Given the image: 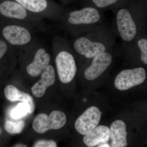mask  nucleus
<instances>
[{
	"label": "nucleus",
	"mask_w": 147,
	"mask_h": 147,
	"mask_svg": "<svg viewBox=\"0 0 147 147\" xmlns=\"http://www.w3.org/2000/svg\"><path fill=\"white\" fill-rule=\"evenodd\" d=\"M103 18V13L100 11L92 7L87 6L69 12L66 21L79 36L102 24Z\"/></svg>",
	"instance_id": "nucleus-3"
},
{
	"label": "nucleus",
	"mask_w": 147,
	"mask_h": 147,
	"mask_svg": "<svg viewBox=\"0 0 147 147\" xmlns=\"http://www.w3.org/2000/svg\"><path fill=\"white\" fill-rule=\"evenodd\" d=\"M31 114V108L29 104L21 102L11 111L10 116L12 118L18 119Z\"/></svg>",
	"instance_id": "nucleus-17"
},
{
	"label": "nucleus",
	"mask_w": 147,
	"mask_h": 147,
	"mask_svg": "<svg viewBox=\"0 0 147 147\" xmlns=\"http://www.w3.org/2000/svg\"><path fill=\"white\" fill-rule=\"evenodd\" d=\"M34 147H57V145L53 140H39L34 143Z\"/></svg>",
	"instance_id": "nucleus-20"
},
{
	"label": "nucleus",
	"mask_w": 147,
	"mask_h": 147,
	"mask_svg": "<svg viewBox=\"0 0 147 147\" xmlns=\"http://www.w3.org/2000/svg\"><path fill=\"white\" fill-rule=\"evenodd\" d=\"M2 34L6 40L13 45H26L31 40V35L29 31L24 27L16 25L5 27Z\"/></svg>",
	"instance_id": "nucleus-9"
},
{
	"label": "nucleus",
	"mask_w": 147,
	"mask_h": 147,
	"mask_svg": "<svg viewBox=\"0 0 147 147\" xmlns=\"http://www.w3.org/2000/svg\"><path fill=\"white\" fill-rule=\"evenodd\" d=\"M27 9L19 4L6 1L0 4V13L5 17L23 20L27 17Z\"/></svg>",
	"instance_id": "nucleus-14"
},
{
	"label": "nucleus",
	"mask_w": 147,
	"mask_h": 147,
	"mask_svg": "<svg viewBox=\"0 0 147 147\" xmlns=\"http://www.w3.org/2000/svg\"><path fill=\"white\" fill-rule=\"evenodd\" d=\"M56 75L54 67L49 65L41 74V78L32 87V93L34 96L40 98L45 94L47 88L55 84Z\"/></svg>",
	"instance_id": "nucleus-10"
},
{
	"label": "nucleus",
	"mask_w": 147,
	"mask_h": 147,
	"mask_svg": "<svg viewBox=\"0 0 147 147\" xmlns=\"http://www.w3.org/2000/svg\"><path fill=\"white\" fill-rule=\"evenodd\" d=\"M146 78V70L143 67L124 69L116 76L115 85L120 90H126L142 84Z\"/></svg>",
	"instance_id": "nucleus-6"
},
{
	"label": "nucleus",
	"mask_w": 147,
	"mask_h": 147,
	"mask_svg": "<svg viewBox=\"0 0 147 147\" xmlns=\"http://www.w3.org/2000/svg\"><path fill=\"white\" fill-rule=\"evenodd\" d=\"M115 36L112 29L101 24L77 37L74 42L73 48L79 55L92 59L113 47L115 44Z\"/></svg>",
	"instance_id": "nucleus-2"
},
{
	"label": "nucleus",
	"mask_w": 147,
	"mask_h": 147,
	"mask_svg": "<svg viewBox=\"0 0 147 147\" xmlns=\"http://www.w3.org/2000/svg\"><path fill=\"white\" fill-rule=\"evenodd\" d=\"M25 125V123L24 121H19L17 122L7 121L5 122V128L9 134H17L22 132Z\"/></svg>",
	"instance_id": "nucleus-18"
},
{
	"label": "nucleus",
	"mask_w": 147,
	"mask_h": 147,
	"mask_svg": "<svg viewBox=\"0 0 147 147\" xmlns=\"http://www.w3.org/2000/svg\"><path fill=\"white\" fill-rule=\"evenodd\" d=\"M147 13L143 8L121 7L116 10L112 30L123 43H127L146 32Z\"/></svg>",
	"instance_id": "nucleus-1"
},
{
	"label": "nucleus",
	"mask_w": 147,
	"mask_h": 147,
	"mask_svg": "<svg viewBox=\"0 0 147 147\" xmlns=\"http://www.w3.org/2000/svg\"><path fill=\"white\" fill-rule=\"evenodd\" d=\"M27 10L38 13L43 11L47 6L46 0H16Z\"/></svg>",
	"instance_id": "nucleus-16"
},
{
	"label": "nucleus",
	"mask_w": 147,
	"mask_h": 147,
	"mask_svg": "<svg viewBox=\"0 0 147 147\" xmlns=\"http://www.w3.org/2000/svg\"><path fill=\"white\" fill-rule=\"evenodd\" d=\"M126 125L121 120L113 122L110 129V139L111 140L112 147H125L127 146Z\"/></svg>",
	"instance_id": "nucleus-12"
},
{
	"label": "nucleus",
	"mask_w": 147,
	"mask_h": 147,
	"mask_svg": "<svg viewBox=\"0 0 147 147\" xmlns=\"http://www.w3.org/2000/svg\"><path fill=\"white\" fill-rule=\"evenodd\" d=\"M2 131V130L1 127H0V135H1V134Z\"/></svg>",
	"instance_id": "nucleus-24"
},
{
	"label": "nucleus",
	"mask_w": 147,
	"mask_h": 147,
	"mask_svg": "<svg viewBox=\"0 0 147 147\" xmlns=\"http://www.w3.org/2000/svg\"><path fill=\"white\" fill-rule=\"evenodd\" d=\"M8 49V46L5 41L0 39V59L5 55Z\"/></svg>",
	"instance_id": "nucleus-21"
},
{
	"label": "nucleus",
	"mask_w": 147,
	"mask_h": 147,
	"mask_svg": "<svg viewBox=\"0 0 147 147\" xmlns=\"http://www.w3.org/2000/svg\"><path fill=\"white\" fill-rule=\"evenodd\" d=\"M14 147H26L27 146L26 145L24 144H17L14 145L13 146Z\"/></svg>",
	"instance_id": "nucleus-23"
},
{
	"label": "nucleus",
	"mask_w": 147,
	"mask_h": 147,
	"mask_svg": "<svg viewBox=\"0 0 147 147\" xmlns=\"http://www.w3.org/2000/svg\"><path fill=\"white\" fill-rule=\"evenodd\" d=\"M66 117L61 111L54 110L49 115L40 113L35 117L32 123V128L37 133L43 134L50 130L59 129L66 123Z\"/></svg>",
	"instance_id": "nucleus-4"
},
{
	"label": "nucleus",
	"mask_w": 147,
	"mask_h": 147,
	"mask_svg": "<svg viewBox=\"0 0 147 147\" xmlns=\"http://www.w3.org/2000/svg\"><path fill=\"white\" fill-rule=\"evenodd\" d=\"M97 146L100 147H110V146L107 143H104L98 145Z\"/></svg>",
	"instance_id": "nucleus-22"
},
{
	"label": "nucleus",
	"mask_w": 147,
	"mask_h": 147,
	"mask_svg": "<svg viewBox=\"0 0 147 147\" xmlns=\"http://www.w3.org/2000/svg\"><path fill=\"white\" fill-rule=\"evenodd\" d=\"M92 3L93 7L100 11L113 7L120 0H91Z\"/></svg>",
	"instance_id": "nucleus-19"
},
{
	"label": "nucleus",
	"mask_w": 147,
	"mask_h": 147,
	"mask_svg": "<svg viewBox=\"0 0 147 147\" xmlns=\"http://www.w3.org/2000/svg\"><path fill=\"white\" fill-rule=\"evenodd\" d=\"M55 63L61 82L63 84L71 82L77 72V66L73 55L66 50L61 51L56 57Z\"/></svg>",
	"instance_id": "nucleus-5"
},
{
	"label": "nucleus",
	"mask_w": 147,
	"mask_h": 147,
	"mask_svg": "<svg viewBox=\"0 0 147 147\" xmlns=\"http://www.w3.org/2000/svg\"><path fill=\"white\" fill-rule=\"evenodd\" d=\"M4 94L7 99L11 102L21 101L26 102L30 105L31 114L34 110L33 98L28 94L21 91L13 85H8L4 89Z\"/></svg>",
	"instance_id": "nucleus-15"
},
{
	"label": "nucleus",
	"mask_w": 147,
	"mask_h": 147,
	"mask_svg": "<svg viewBox=\"0 0 147 147\" xmlns=\"http://www.w3.org/2000/svg\"><path fill=\"white\" fill-rule=\"evenodd\" d=\"M101 114L98 108L95 106L88 108L75 122L76 131L83 135L89 133L99 123Z\"/></svg>",
	"instance_id": "nucleus-8"
},
{
	"label": "nucleus",
	"mask_w": 147,
	"mask_h": 147,
	"mask_svg": "<svg viewBox=\"0 0 147 147\" xmlns=\"http://www.w3.org/2000/svg\"><path fill=\"white\" fill-rule=\"evenodd\" d=\"M92 59L91 63L84 72L85 78L89 81L97 79L106 71L112 63L113 57L108 51L97 55Z\"/></svg>",
	"instance_id": "nucleus-7"
},
{
	"label": "nucleus",
	"mask_w": 147,
	"mask_h": 147,
	"mask_svg": "<svg viewBox=\"0 0 147 147\" xmlns=\"http://www.w3.org/2000/svg\"><path fill=\"white\" fill-rule=\"evenodd\" d=\"M50 56L45 49L40 48L35 55L33 61L27 67V72L33 77L39 76L49 65Z\"/></svg>",
	"instance_id": "nucleus-11"
},
{
	"label": "nucleus",
	"mask_w": 147,
	"mask_h": 147,
	"mask_svg": "<svg viewBox=\"0 0 147 147\" xmlns=\"http://www.w3.org/2000/svg\"><path fill=\"white\" fill-rule=\"evenodd\" d=\"M84 136L83 138L84 144L88 147H95L108 142L110 139V128L104 125H98Z\"/></svg>",
	"instance_id": "nucleus-13"
}]
</instances>
